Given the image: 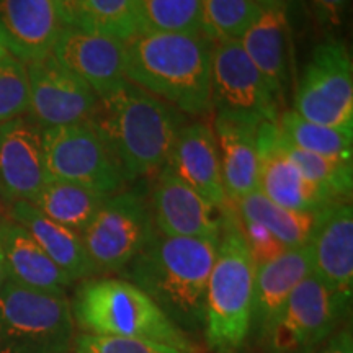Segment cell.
Returning a JSON list of instances; mask_svg holds the SVG:
<instances>
[{"mask_svg": "<svg viewBox=\"0 0 353 353\" xmlns=\"http://www.w3.org/2000/svg\"><path fill=\"white\" fill-rule=\"evenodd\" d=\"M219 239L170 237L159 231L123 270L182 332L205 329L206 291Z\"/></svg>", "mask_w": 353, "mask_h": 353, "instance_id": "obj_1", "label": "cell"}, {"mask_svg": "<svg viewBox=\"0 0 353 353\" xmlns=\"http://www.w3.org/2000/svg\"><path fill=\"white\" fill-rule=\"evenodd\" d=\"M213 44L201 33L143 30L125 43L126 81L183 113H210Z\"/></svg>", "mask_w": 353, "mask_h": 353, "instance_id": "obj_2", "label": "cell"}, {"mask_svg": "<svg viewBox=\"0 0 353 353\" xmlns=\"http://www.w3.org/2000/svg\"><path fill=\"white\" fill-rule=\"evenodd\" d=\"M88 123L107 141L125 182L164 169L182 128L172 105L131 82L99 99Z\"/></svg>", "mask_w": 353, "mask_h": 353, "instance_id": "obj_3", "label": "cell"}, {"mask_svg": "<svg viewBox=\"0 0 353 353\" xmlns=\"http://www.w3.org/2000/svg\"><path fill=\"white\" fill-rule=\"evenodd\" d=\"M255 263L231 201L223 208V229L206 291L205 332L216 353H239L250 335Z\"/></svg>", "mask_w": 353, "mask_h": 353, "instance_id": "obj_4", "label": "cell"}, {"mask_svg": "<svg viewBox=\"0 0 353 353\" xmlns=\"http://www.w3.org/2000/svg\"><path fill=\"white\" fill-rule=\"evenodd\" d=\"M82 332L152 341L192 353L188 337L143 290L120 278H87L70 303Z\"/></svg>", "mask_w": 353, "mask_h": 353, "instance_id": "obj_5", "label": "cell"}, {"mask_svg": "<svg viewBox=\"0 0 353 353\" xmlns=\"http://www.w3.org/2000/svg\"><path fill=\"white\" fill-rule=\"evenodd\" d=\"M74 319L68 294L6 278L0 290V353H70Z\"/></svg>", "mask_w": 353, "mask_h": 353, "instance_id": "obj_6", "label": "cell"}, {"mask_svg": "<svg viewBox=\"0 0 353 353\" xmlns=\"http://www.w3.org/2000/svg\"><path fill=\"white\" fill-rule=\"evenodd\" d=\"M43 149L50 180L81 185L105 196L120 193L125 185L117 157L88 121L43 130Z\"/></svg>", "mask_w": 353, "mask_h": 353, "instance_id": "obj_7", "label": "cell"}, {"mask_svg": "<svg viewBox=\"0 0 353 353\" xmlns=\"http://www.w3.org/2000/svg\"><path fill=\"white\" fill-rule=\"evenodd\" d=\"M350 299L311 273L291 293L262 342L270 353H312L345 317Z\"/></svg>", "mask_w": 353, "mask_h": 353, "instance_id": "obj_8", "label": "cell"}, {"mask_svg": "<svg viewBox=\"0 0 353 353\" xmlns=\"http://www.w3.org/2000/svg\"><path fill=\"white\" fill-rule=\"evenodd\" d=\"M294 112L307 121L353 134V65L341 39L316 46L294 95Z\"/></svg>", "mask_w": 353, "mask_h": 353, "instance_id": "obj_9", "label": "cell"}, {"mask_svg": "<svg viewBox=\"0 0 353 353\" xmlns=\"http://www.w3.org/2000/svg\"><path fill=\"white\" fill-rule=\"evenodd\" d=\"M152 210L138 193L120 192L103 201L81 234L97 273L123 272L156 234Z\"/></svg>", "mask_w": 353, "mask_h": 353, "instance_id": "obj_10", "label": "cell"}, {"mask_svg": "<svg viewBox=\"0 0 353 353\" xmlns=\"http://www.w3.org/2000/svg\"><path fill=\"white\" fill-rule=\"evenodd\" d=\"M211 103L216 117L259 126L278 123V99L239 41L214 43L211 52Z\"/></svg>", "mask_w": 353, "mask_h": 353, "instance_id": "obj_11", "label": "cell"}, {"mask_svg": "<svg viewBox=\"0 0 353 353\" xmlns=\"http://www.w3.org/2000/svg\"><path fill=\"white\" fill-rule=\"evenodd\" d=\"M30 87V118L39 128L87 123L99 95L81 77L61 65L51 54L26 63Z\"/></svg>", "mask_w": 353, "mask_h": 353, "instance_id": "obj_12", "label": "cell"}, {"mask_svg": "<svg viewBox=\"0 0 353 353\" xmlns=\"http://www.w3.org/2000/svg\"><path fill=\"white\" fill-rule=\"evenodd\" d=\"M259 192L281 208L299 213H319L341 203L327 190L312 183L291 162L281 148L278 123L265 121L257 128Z\"/></svg>", "mask_w": 353, "mask_h": 353, "instance_id": "obj_13", "label": "cell"}, {"mask_svg": "<svg viewBox=\"0 0 353 353\" xmlns=\"http://www.w3.org/2000/svg\"><path fill=\"white\" fill-rule=\"evenodd\" d=\"M43 128L30 117L0 125V201L32 203L48 183Z\"/></svg>", "mask_w": 353, "mask_h": 353, "instance_id": "obj_14", "label": "cell"}, {"mask_svg": "<svg viewBox=\"0 0 353 353\" xmlns=\"http://www.w3.org/2000/svg\"><path fill=\"white\" fill-rule=\"evenodd\" d=\"M51 56L87 82L99 99L128 82L125 43L105 34L64 26Z\"/></svg>", "mask_w": 353, "mask_h": 353, "instance_id": "obj_15", "label": "cell"}, {"mask_svg": "<svg viewBox=\"0 0 353 353\" xmlns=\"http://www.w3.org/2000/svg\"><path fill=\"white\" fill-rule=\"evenodd\" d=\"M152 218L157 231L170 237L219 239L223 229V208L198 195L167 165L154 187Z\"/></svg>", "mask_w": 353, "mask_h": 353, "instance_id": "obj_16", "label": "cell"}, {"mask_svg": "<svg viewBox=\"0 0 353 353\" xmlns=\"http://www.w3.org/2000/svg\"><path fill=\"white\" fill-rule=\"evenodd\" d=\"M312 273L325 285L352 298L353 291V208L341 201L316 213L309 239Z\"/></svg>", "mask_w": 353, "mask_h": 353, "instance_id": "obj_17", "label": "cell"}, {"mask_svg": "<svg viewBox=\"0 0 353 353\" xmlns=\"http://www.w3.org/2000/svg\"><path fill=\"white\" fill-rule=\"evenodd\" d=\"M167 167L198 195L224 208L228 196L221 175L219 151L213 126L205 121L180 128Z\"/></svg>", "mask_w": 353, "mask_h": 353, "instance_id": "obj_18", "label": "cell"}, {"mask_svg": "<svg viewBox=\"0 0 353 353\" xmlns=\"http://www.w3.org/2000/svg\"><path fill=\"white\" fill-rule=\"evenodd\" d=\"M64 26L52 0H0V32L21 63L50 56Z\"/></svg>", "mask_w": 353, "mask_h": 353, "instance_id": "obj_19", "label": "cell"}, {"mask_svg": "<svg viewBox=\"0 0 353 353\" xmlns=\"http://www.w3.org/2000/svg\"><path fill=\"white\" fill-rule=\"evenodd\" d=\"M312 273L309 244L286 249L272 262L255 267L250 334L263 341L278 312L288 301L294 288Z\"/></svg>", "mask_w": 353, "mask_h": 353, "instance_id": "obj_20", "label": "cell"}, {"mask_svg": "<svg viewBox=\"0 0 353 353\" xmlns=\"http://www.w3.org/2000/svg\"><path fill=\"white\" fill-rule=\"evenodd\" d=\"M0 252L8 280L46 293L68 294L72 281L48 257L32 234L7 214L0 221Z\"/></svg>", "mask_w": 353, "mask_h": 353, "instance_id": "obj_21", "label": "cell"}, {"mask_svg": "<svg viewBox=\"0 0 353 353\" xmlns=\"http://www.w3.org/2000/svg\"><path fill=\"white\" fill-rule=\"evenodd\" d=\"M7 218L19 223L32 234L38 245L70 281L87 280L95 275V267L88 257L81 234L61 226L34 208L30 201H17L7 206Z\"/></svg>", "mask_w": 353, "mask_h": 353, "instance_id": "obj_22", "label": "cell"}, {"mask_svg": "<svg viewBox=\"0 0 353 353\" xmlns=\"http://www.w3.org/2000/svg\"><path fill=\"white\" fill-rule=\"evenodd\" d=\"M239 43L280 100L288 83L291 64V34L285 7L265 8Z\"/></svg>", "mask_w": 353, "mask_h": 353, "instance_id": "obj_23", "label": "cell"}, {"mask_svg": "<svg viewBox=\"0 0 353 353\" xmlns=\"http://www.w3.org/2000/svg\"><path fill=\"white\" fill-rule=\"evenodd\" d=\"M257 128L249 123L214 118L221 175L229 201H237L259 190Z\"/></svg>", "mask_w": 353, "mask_h": 353, "instance_id": "obj_24", "label": "cell"}, {"mask_svg": "<svg viewBox=\"0 0 353 353\" xmlns=\"http://www.w3.org/2000/svg\"><path fill=\"white\" fill-rule=\"evenodd\" d=\"M107 198L81 185L48 180L32 205L54 223L82 234Z\"/></svg>", "mask_w": 353, "mask_h": 353, "instance_id": "obj_25", "label": "cell"}, {"mask_svg": "<svg viewBox=\"0 0 353 353\" xmlns=\"http://www.w3.org/2000/svg\"><path fill=\"white\" fill-rule=\"evenodd\" d=\"M231 203L241 219L262 224L286 249L306 245L311 239L316 213H299V211L281 208L262 195L259 190Z\"/></svg>", "mask_w": 353, "mask_h": 353, "instance_id": "obj_26", "label": "cell"}, {"mask_svg": "<svg viewBox=\"0 0 353 353\" xmlns=\"http://www.w3.org/2000/svg\"><path fill=\"white\" fill-rule=\"evenodd\" d=\"M77 28L130 41L144 30L139 0H81Z\"/></svg>", "mask_w": 353, "mask_h": 353, "instance_id": "obj_27", "label": "cell"}, {"mask_svg": "<svg viewBox=\"0 0 353 353\" xmlns=\"http://www.w3.org/2000/svg\"><path fill=\"white\" fill-rule=\"evenodd\" d=\"M263 12L257 0H201V34L211 43L241 41Z\"/></svg>", "mask_w": 353, "mask_h": 353, "instance_id": "obj_28", "label": "cell"}, {"mask_svg": "<svg viewBox=\"0 0 353 353\" xmlns=\"http://www.w3.org/2000/svg\"><path fill=\"white\" fill-rule=\"evenodd\" d=\"M278 128L283 138L298 149L319 156L352 161L353 134L304 120L294 110L280 114Z\"/></svg>", "mask_w": 353, "mask_h": 353, "instance_id": "obj_29", "label": "cell"}, {"mask_svg": "<svg viewBox=\"0 0 353 353\" xmlns=\"http://www.w3.org/2000/svg\"><path fill=\"white\" fill-rule=\"evenodd\" d=\"M281 148L307 180L327 190L330 195H334L337 200L350 201L353 187L352 161L303 151L296 145L290 144L283 138V134H281Z\"/></svg>", "mask_w": 353, "mask_h": 353, "instance_id": "obj_30", "label": "cell"}, {"mask_svg": "<svg viewBox=\"0 0 353 353\" xmlns=\"http://www.w3.org/2000/svg\"><path fill=\"white\" fill-rule=\"evenodd\" d=\"M143 28L162 33H201V0H139Z\"/></svg>", "mask_w": 353, "mask_h": 353, "instance_id": "obj_31", "label": "cell"}, {"mask_svg": "<svg viewBox=\"0 0 353 353\" xmlns=\"http://www.w3.org/2000/svg\"><path fill=\"white\" fill-rule=\"evenodd\" d=\"M30 87L26 64L8 56L0 63V125L28 113Z\"/></svg>", "mask_w": 353, "mask_h": 353, "instance_id": "obj_32", "label": "cell"}, {"mask_svg": "<svg viewBox=\"0 0 353 353\" xmlns=\"http://www.w3.org/2000/svg\"><path fill=\"white\" fill-rule=\"evenodd\" d=\"M76 353H188L179 348L144 339L95 335L81 332L74 339Z\"/></svg>", "mask_w": 353, "mask_h": 353, "instance_id": "obj_33", "label": "cell"}, {"mask_svg": "<svg viewBox=\"0 0 353 353\" xmlns=\"http://www.w3.org/2000/svg\"><path fill=\"white\" fill-rule=\"evenodd\" d=\"M241 229L255 267L272 262L273 259H276L278 255H281L286 250V247L270 231H267L262 224L241 219Z\"/></svg>", "mask_w": 353, "mask_h": 353, "instance_id": "obj_34", "label": "cell"}, {"mask_svg": "<svg viewBox=\"0 0 353 353\" xmlns=\"http://www.w3.org/2000/svg\"><path fill=\"white\" fill-rule=\"evenodd\" d=\"M314 8L316 19L319 23L330 26H339L345 15L347 0H311Z\"/></svg>", "mask_w": 353, "mask_h": 353, "instance_id": "obj_35", "label": "cell"}, {"mask_svg": "<svg viewBox=\"0 0 353 353\" xmlns=\"http://www.w3.org/2000/svg\"><path fill=\"white\" fill-rule=\"evenodd\" d=\"M319 353H353L352 329L345 327L329 339Z\"/></svg>", "mask_w": 353, "mask_h": 353, "instance_id": "obj_36", "label": "cell"}, {"mask_svg": "<svg viewBox=\"0 0 353 353\" xmlns=\"http://www.w3.org/2000/svg\"><path fill=\"white\" fill-rule=\"evenodd\" d=\"M65 26H77L81 0H52Z\"/></svg>", "mask_w": 353, "mask_h": 353, "instance_id": "obj_37", "label": "cell"}, {"mask_svg": "<svg viewBox=\"0 0 353 353\" xmlns=\"http://www.w3.org/2000/svg\"><path fill=\"white\" fill-rule=\"evenodd\" d=\"M8 56H12V54H10V51H8L7 43H6V39H3L2 32H0V63H2L3 59H7Z\"/></svg>", "mask_w": 353, "mask_h": 353, "instance_id": "obj_38", "label": "cell"}, {"mask_svg": "<svg viewBox=\"0 0 353 353\" xmlns=\"http://www.w3.org/2000/svg\"><path fill=\"white\" fill-rule=\"evenodd\" d=\"M260 6H263L265 8H272V7H281L283 2L281 0H257Z\"/></svg>", "mask_w": 353, "mask_h": 353, "instance_id": "obj_39", "label": "cell"}, {"mask_svg": "<svg viewBox=\"0 0 353 353\" xmlns=\"http://www.w3.org/2000/svg\"><path fill=\"white\" fill-rule=\"evenodd\" d=\"M6 267H3V257H2V252H0V290H2V285L3 281H6Z\"/></svg>", "mask_w": 353, "mask_h": 353, "instance_id": "obj_40", "label": "cell"}, {"mask_svg": "<svg viewBox=\"0 0 353 353\" xmlns=\"http://www.w3.org/2000/svg\"><path fill=\"white\" fill-rule=\"evenodd\" d=\"M6 218V206H3V203L0 201V221Z\"/></svg>", "mask_w": 353, "mask_h": 353, "instance_id": "obj_41", "label": "cell"}]
</instances>
